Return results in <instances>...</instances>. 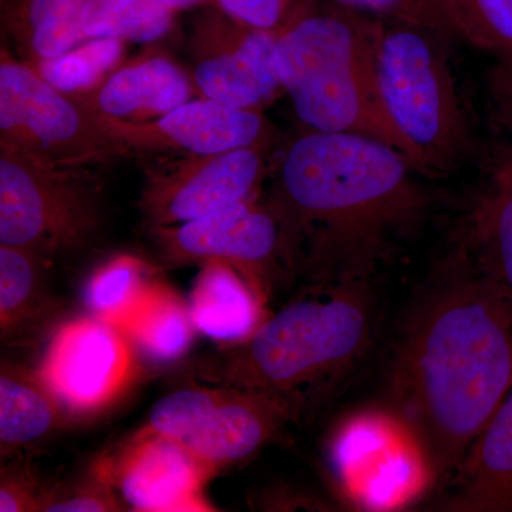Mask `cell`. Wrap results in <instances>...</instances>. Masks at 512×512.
<instances>
[{
  "instance_id": "f546056e",
  "label": "cell",
  "mask_w": 512,
  "mask_h": 512,
  "mask_svg": "<svg viewBox=\"0 0 512 512\" xmlns=\"http://www.w3.org/2000/svg\"><path fill=\"white\" fill-rule=\"evenodd\" d=\"M45 490L25 470L2 468L0 512L40 511Z\"/></svg>"
},
{
  "instance_id": "2e32d148",
  "label": "cell",
  "mask_w": 512,
  "mask_h": 512,
  "mask_svg": "<svg viewBox=\"0 0 512 512\" xmlns=\"http://www.w3.org/2000/svg\"><path fill=\"white\" fill-rule=\"evenodd\" d=\"M451 512H512V387L454 471Z\"/></svg>"
},
{
  "instance_id": "8992f818",
  "label": "cell",
  "mask_w": 512,
  "mask_h": 512,
  "mask_svg": "<svg viewBox=\"0 0 512 512\" xmlns=\"http://www.w3.org/2000/svg\"><path fill=\"white\" fill-rule=\"evenodd\" d=\"M104 224L94 168H56L0 143V245L52 261L92 245Z\"/></svg>"
},
{
  "instance_id": "8fae6325",
  "label": "cell",
  "mask_w": 512,
  "mask_h": 512,
  "mask_svg": "<svg viewBox=\"0 0 512 512\" xmlns=\"http://www.w3.org/2000/svg\"><path fill=\"white\" fill-rule=\"evenodd\" d=\"M271 144L178 156L146 170L140 210L148 227H173L261 194Z\"/></svg>"
},
{
  "instance_id": "3957f363",
  "label": "cell",
  "mask_w": 512,
  "mask_h": 512,
  "mask_svg": "<svg viewBox=\"0 0 512 512\" xmlns=\"http://www.w3.org/2000/svg\"><path fill=\"white\" fill-rule=\"evenodd\" d=\"M375 323L372 279L311 284L268 315L251 338L229 346L212 369V383L264 393L302 419L360 365Z\"/></svg>"
},
{
  "instance_id": "277c9868",
  "label": "cell",
  "mask_w": 512,
  "mask_h": 512,
  "mask_svg": "<svg viewBox=\"0 0 512 512\" xmlns=\"http://www.w3.org/2000/svg\"><path fill=\"white\" fill-rule=\"evenodd\" d=\"M383 20L326 0L276 39L275 66L306 131L376 138L402 153L377 84Z\"/></svg>"
},
{
  "instance_id": "7c38bea8",
  "label": "cell",
  "mask_w": 512,
  "mask_h": 512,
  "mask_svg": "<svg viewBox=\"0 0 512 512\" xmlns=\"http://www.w3.org/2000/svg\"><path fill=\"white\" fill-rule=\"evenodd\" d=\"M137 352L116 326L92 315L56 329L39 376L70 417L93 416L117 402L137 375Z\"/></svg>"
},
{
  "instance_id": "d4e9b609",
  "label": "cell",
  "mask_w": 512,
  "mask_h": 512,
  "mask_svg": "<svg viewBox=\"0 0 512 512\" xmlns=\"http://www.w3.org/2000/svg\"><path fill=\"white\" fill-rule=\"evenodd\" d=\"M457 35L512 63V0H446Z\"/></svg>"
},
{
  "instance_id": "ba28073f",
  "label": "cell",
  "mask_w": 512,
  "mask_h": 512,
  "mask_svg": "<svg viewBox=\"0 0 512 512\" xmlns=\"http://www.w3.org/2000/svg\"><path fill=\"white\" fill-rule=\"evenodd\" d=\"M296 421L284 403L264 393L212 383L158 400L146 429L177 441L215 471L255 456Z\"/></svg>"
},
{
  "instance_id": "ffe728a7",
  "label": "cell",
  "mask_w": 512,
  "mask_h": 512,
  "mask_svg": "<svg viewBox=\"0 0 512 512\" xmlns=\"http://www.w3.org/2000/svg\"><path fill=\"white\" fill-rule=\"evenodd\" d=\"M121 332L138 357L154 365H168L190 352L198 330L188 302L156 279Z\"/></svg>"
},
{
  "instance_id": "9a60e30c",
  "label": "cell",
  "mask_w": 512,
  "mask_h": 512,
  "mask_svg": "<svg viewBox=\"0 0 512 512\" xmlns=\"http://www.w3.org/2000/svg\"><path fill=\"white\" fill-rule=\"evenodd\" d=\"M195 97L200 94L190 70L163 50L147 49L124 60L99 86L73 99L104 119L144 123Z\"/></svg>"
},
{
  "instance_id": "5bb4252c",
  "label": "cell",
  "mask_w": 512,
  "mask_h": 512,
  "mask_svg": "<svg viewBox=\"0 0 512 512\" xmlns=\"http://www.w3.org/2000/svg\"><path fill=\"white\" fill-rule=\"evenodd\" d=\"M126 507L144 512L214 511L205 485L217 471L177 441L138 430L119 454L100 461Z\"/></svg>"
},
{
  "instance_id": "6da1fadb",
  "label": "cell",
  "mask_w": 512,
  "mask_h": 512,
  "mask_svg": "<svg viewBox=\"0 0 512 512\" xmlns=\"http://www.w3.org/2000/svg\"><path fill=\"white\" fill-rule=\"evenodd\" d=\"M414 171L376 138L303 130L276 165L268 198L291 274L309 284L373 279L429 210Z\"/></svg>"
},
{
  "instance_id": "9c48e42d",
  "label": "cell",
  "mask_w": 512,
  "mask_h": 512,
  "mask_svg": "<svg viewBox=\"0 0 512 512\" xmlns=\"http://www.w3.org/2000/svg\"><path fill=\"white\" fill-rule=\"evenodd\" d=\"M154 244L174 265L220 261L237 269L268 303L276 285L291 275L284 234L271 201L261 194L198 220L151 228Z\"/></svg>"
},
{
  "instance_id": "4dcf8cb0",
  "label": "cell",
  "mask_w": 512,
  "mask_h": 512,
  "mask_svg": "<svg viewBox=\"0 0 512 512\" xmlns=\"http://www.w3.org/2000/svg\"><path fill=\"white\" fill-rule=\"evenodd\" d=\"M165 8L174 10L175 13L184 12L202 6L214 5L215 0H154Z\"/></svg>"
},
{
  "instance_id": "e0dca14e",
  "label": "cell",
  "mask_w": 512,
  "mask_h": 512,
  "mask_svg": "<svg viewBox=\"0 0 512 512\" xmlns=\"http://www.w3.org/2000/svg\"><path fill=\"white\" fill-rule=\"evenodd\" d=\"M200 266L188 298L198 333L228 346L251 338L268 318L266 303L232 266L220 261Z\"/></svg>"
},
{
  "instance_id": "f1b7e54d",
  "label": "cell",
  "mask_w": 512,
  "mask_h": 512,
  "mask_svg": "<svg viewBox=\"0 0 512 512\" xmlns=\"http://www.w3.org/2000/svg\"><path fill=\"white\" fill-rule=\"evenodd\" d=\"M316 0H215L214 5L238 22L281 33L305 15Z\"/></svg>"
},
{
  "instance_id": "4316f807",
  "label": "cell",
  "mask_w": 512,
  "mask_h": 512,
  "mask_svg": "<svg viewBox=\"0 0 512 512\" xmlns=\"http://www.w3.org/2000/svg\"><path fill=\"white\" fill-rule=\"evenodd\" d=\"M90 0H3L2 26L15 46L37 30L79 19Z\"/></svg>"
},
{
  "instance_id": "d6986e66",
  "label": "cell",
  "mask_w": 512,
  "mask_h": 512,
  "mask_svg": "<svg viewBox=\"0 0 512 512\" xmlns=\"http://www.w3.org/2000/svg\"><path fill=\"white\" fill-rule=\"evenodd\" d=\"M470 252L512 309V150L491 170L470 221Z\"/></svg>"
},
{
  "instance_id": "5b68a950",
  "label": "cell",
  "mask_w": 512,
  "mask_h": 512,
  "mask_svg": "<svg viewBox=\"0 0 512 512\" xmlns=\"http://www.w3.org/2000/svg\"><path fill=\"white\" fill-rule=\"evenodd\" d=\"M444 42L430 30L383 22L377 43V84L387 119L404 156L427 175L453 170L470 144Z\"/></svg>"
},
{
  "instance_id": "ac0fdd59",
  "label": "cell",
  "mask_w": 512,
  "mask_h": 512,
  "mask_svg": "<svg viewBox=\"0 0 512 512\" xmlns=\"http://www.w3.org/2000/svg\"><path fill=\"white\" fill-rule=\"evenodd\" d=\"M70 414L39 373L2 363L0 448L2 457L33 446L66 426Z\"/></svg>"
},
{
  "instance_id": "4fadbf2b",
  "label": "cell",
  "mask_w": 512,
  "mask_h": 512,
  "mask_svg": "<svg viewBox=\"0 0 512 512\" xmlns=\"http://www.w3.org/2000/svg\"><path fill=\"white\" fill-rule=\"evenodd\" d=\"M96 117L130 158L225 153L272 144L274 134L264 111L239 109L207 97H195L160 119L144 123Z\"/></svg>"
},
{
  "instance_id": "83f0119b",
  "label": "cell",
  "mask_w": 512,
  "mask_h": 512,
  "mask_svg": "<svg viewBox=\"0 0 512 512\" xmlns=\"http://www.w3.org/2000/svg\"><path fill=\"white\" fill-rule=\"evenodd\" d=\"M101 463L93 477L66 488L45 491L42 508L46 512H111L126 510Z\"/></svg>"
},
{
  "instance_id": "30bf717a",
  "label": "cell",
  "mask_w": 512,
  "mask_h": 512,
  "mask_svg": "<svg viewBox=\"0 0 512 512\" xmlns=\"http://www.w3.org/2000/svg\"><path fill=\"white\" fill-rule=\"evenodd\" d=\"M279 33L251 28L217 6H202L185 36L190 73L200 97L261 110L284 94L275 66Z\"/></svg>"
},
{
  "instance_id": "52a82bcc",
  "label": "cell",
  "mask_w": 512,
  "mask_h": 512,
  "mask_svg": "<svg viewBox=\"0 0 512 512\" xmlns=\"http://www.w3.org/2000/svg\"><path fill=\"white\" fill-rule=\"evenodd\" d=\"M0 143L56 168L99 170L130 158L93 113L5 45L0 50Z\"/></svg>"
},
{
  "instance_id": "7402d4cb",
  "label": "cell",
  "mask_w": 512,
  "mask_h": 512,
  "mask_svg": "<svg viewBox=\"0 0 512 512\" xmlns=\"http://www.w3.org/2000/svg\"><path fill=\"white\" fill-rule=\"evenodd\" d=\"M154 281L150 265L140 256L114 255L87 278L83 289L84 306L89 315L121 330Z\"/></svg>"
},
{
  "instance_id": "484cf974",
  "label": "cell",
  "mask_w": 512,
  "mask_h": 512,
  "mask_svg": "<svg viewBox=\"0 0 512 512\" xmlns=\"http://www.w3.org/2000/svg\"><path fill=\"white\" fill-rule=\"evenodd\" d=\"M330 2L383 22L430 30L446 40L458 36L446 0H330Z\"/></svg>"
},
{
  "instance_id": "603a6c76",
  "label": "cell",
  "mask_w": 512,
  "mask_h": 512,
  "mask_svg": "<svg viewBox=\"0 0 512 512\" xmlns=\"http://www.w3.org/2000/svg\"><path fill=\"white\" fill-rule=\"evenodd\" d=\"M174 10L154 0H90L80 10V28L87 40L117 39L148 43L163 39L173 30Z\"/></svg>"
},
{
  "instance_id": "cb8c5ba5",
  "label": "cell",
  "mask_w": 512,
  "mask_h": 512,
  "mask_svg": "<svg viewBox=\"0 0 512 512\" xmlns=\"http://www.w3.org/2000/svg\"><path fill=\"white\" fill-rule=\"evenodd\" d=\"M126 47L117 39H90L56 59L29 64L60 92L80 96L103 83L124 62Z\"/></svg>"
},
{
  "instance_id": "1f68e13d",
  "label": "cell",
  "mask_w": 512,
  "mask_h": 512,
  "mask_svg": "<svg viewBox=\"0 0 512 512\" xmlns=\"http://www.w3.org/2000/svg\"><path fill=\"white\" fill-rule=\"evenodd\" d=\"M501 84H503V90L507 99L512 104V63L507 64L505 67L503 77H501Z\"/></svg>"
},
{
  "instance_id": "44dd1931",
  "label": "cell",
  "mask_w": 512,
  "mask_h": 512,
  "mask_svg": "<svg viewBox=\"0 0 512 512\" xmlns=\"http://www.w3.org/2000/svg\"><path fill=\"white\" fill-rule=\"evenodd\" d=\"M49 259L29 249L0 245V330L3 340L29 335L52 312Z\"/></svg>"
},
{
  "instance_id": "7a4b0ae2",
  "label": "cell",
  "mask_w": 512,
  "mask_h": 512,
  "mask_svg": "<svg viewBox=\"0 0 512 512\" xmlns=\"http://www.w3.org/2000/svg\"><path fill=\"white\" fill-rule=\"evenodd\" d=\"M512 387V309L466 252L414 313L389 380L397 416L453 477Z\"/></svg>"
}]
</instances>
